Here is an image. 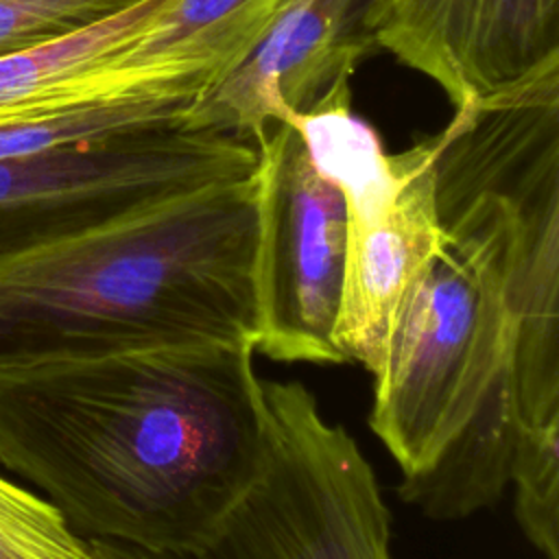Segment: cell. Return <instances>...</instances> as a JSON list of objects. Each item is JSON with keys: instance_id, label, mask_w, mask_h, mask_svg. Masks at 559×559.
Masks as SVG:
<instances>
[{"instance_id": "ba28073f", "label": "cell", "mask_w": 559, "mask_h": 559, "mask_svg": "<svg viewBox=\"0 0 559 559\" xmlns=\"http://www.w3.org/2000/svg\"><path fill=\"white\" fill-rule=\"evenodd\" d=\"M341 192L347 247L334 343L373 373L402 299L441 242L430 140L391 153L382 173Z\"/></svg>"}, {"instance_id": "5b68a950", "label": "cell", "mask_w": 559, "mask_h": 559, "mask_svg": "<svg viewBox=\"0 0 559 559\" xmlns=\"http://www.w3.org/2000/svg\"><path fill=\"white\" fill-rule=\"evenodd\" d=\"M258 153L238 135L164 127L0 159V262L142 201L247 177Z\"/></svg>"}, {"instance_id": "52a82bcc", "label": "cell", "mask_w": 559, "mask_h": 559, "mask_svg": "<svg viewBox=\"0 0 559 559\" xmlns=\"http://www.w3.org/2000/svg\"><path fill=\"white\" fill-rule=\"evenodd\" d=\"M376 48L371 0H284L249 55L190 103L179 127L255 138L352 96L349 79Z\"/></svg>"}, {"instance_id": "9c48e42d", "label": "cell", "mask_w": 559, "mask_h": 559, "mask_svg": "<svg viewBox=\"0 0 559 559\" xmlns=\"http://www.w3.org/2000/svg\"><path fill=\"white\" fill-rule=\"evenodd\" d=\"M371 28L454 107L559 63V0H371Z\"/></svg>"}, {"instance_id": "7a4b0ae2", "label": "cell", "mask_w": 559, "mask_h": 559, "mask_svg": "<svg viewBox=\"0 0 559 559\" xmlns=\"http://www.w3.org/2000/svg\"><path fill=\"white\" fill-rule=\"evenodd\" d=\"M253 356L190 343L0 358V465L85 539L188 552L262 465Z\"/></svg>"}, {"instance_id": "6da1fadb", "label": "cell", "mask_w": 559, "mask_h": 559, "mask_svg": "<svg viewBox=\"0 0 559 559\" xmlns=\"http://www.w3.org/2000/svg\"><path fill=\"white\" fill-rule=\"evenodd\" d=\"M430 140L441 242L402 299L373 369L369 426L430 520L493 507L520 413L513 271L524 238L559 225V79L454 107Z\"/></svg>"}, {"instance_id": "3957f363", "label": "cell", "mask_w": 559, "mask_h": 559, "mask_svg": "<svg viewBox=\"0 0 559 559\" xmlns=\"http://www.w3.org/2000/svg\"><path fill=\"white\" fill-rule=\"evenodd\" d=\"M255 236L253 170L153 197L2 260L0 358L255 347Z\"/></svg>"}, {"instance_id": "4fadbf2b", "label": "cell", "mask_w": 559, "mask_h": 559, "mask_svg": "<svg viewBox=\"0 0 559 559\" xmlns=\"http://www.w3.org/2000/svg\"><path fill=\"white\" fill-rule=\"evenodd\" d=\"M509 483L522 535L544 559H559V419L520 426Z\"/></svg>"}, {"instance_id": "8fae6325", "label": "cell", "mask_w": 559, "mask_h": 559, "mask_svg": "<svg viewBox=\"0 0 559 559\" xmlns=\"http://www.w3.org/2000/svg\"><path fill=\"white\" fill-rule=\"evenodd\" d=\"M212 85L205 72L155 74L131 85L0 124V159L92 144L116 135L179 127Z\"/></svg>"}, {"instance_id": "9a60e30c", "label": "cell", "mask_w": 559, "mask_h": 559, "mask_svg": "<svg viewBox=\"0 0 559 559\" xmlns=\"http://www.w3.org/2000/svg\"><path fill=\"white\" fill-rule=\"evenodd\" d=\"M138 0H0V57L103 20Z\"/></svg>"}, {"instance_id": "7c38bea8", "label": "cell", "mask_w": 559, "mask_h": 559, "mask_svg": "<svg viewBox=\"0 0 559 559\" xmlns=\"http://www.w3.org/2000/svg\"><path fill=\"white\" fill-rule=\"evenodd\" d=\"M284 0H168L120 57V68H194L227 76L255 46Z\"/></svg>"}, {"instance_id": "8992f818", "label": "cell", "mask_w": 559, "mask_h": 559, "mask_svg": "<svg viewBox=\"0 0 559 559\" xmlns=\"http://www.w3.org/2000/svg\"><path fill=\"white\" fill-rule=\"evenodd\" d=\"M253 146L255 352L277 362L345 365L334 343L347 247L345 197L314 168L290 127L266 129Z\"/></svg>"}, {"instance_id": "2e32d148", "label": "cell", "mask_w": 559, "mask_h": 559, "mask_svg": "<svg viewBox=\"0 0 559 559\" xmlns=\"http://www.w3.org/2000/svg\"><path fill=\"white\" fill-rule=\"evenodd\" d=\"M87 542L92 544V550L98 559H177L175 555L148 552V550L116 544V542H103V539H87Z\"/></svg>"}, {"instance_id": "277c9868", "label": "cell", "mask_w": 559, "mask_h": 559, "mask_svg": "<svg viewBox=\"0 0 559 559\" xmlns=\"http://www.w3.org/2000/svg\"><path fill=\"white\" fill-rule=\"evenodd\" d=\"M262 465L210 537L177 559H395L391 518L356 439L297 380L260 378Z\"/></svg>"}, {"instance_id": "5bb4252c", "label": "cell", "mask_w": 559, "mask_h": 559, "mask_svg": "<svg viewBox=\"0 0 559 559\" xmlns=\"http://www.w3.org/2000/svg\"><path fill=\"white\" fill-rule=\"evenodd\" d=\"M0 559H98L41 493L0 474Z\"/></svg>"}, {"instance_id": "30bf717a", "label": "cell", "mask_w": 559, "mask_h": 559, "mask_svg": "<svg viewBox=\"0 0 559 559\" xmlns=\"http://www.w3.org/2000/svg\"><path fill=\"white\" fill-rule=\"evenodd\" d=\"M168 0H138L103 20L0 57V124L85 100L164 68H120L118 57L142 37Z\"/></svg>"}]
</instances>
